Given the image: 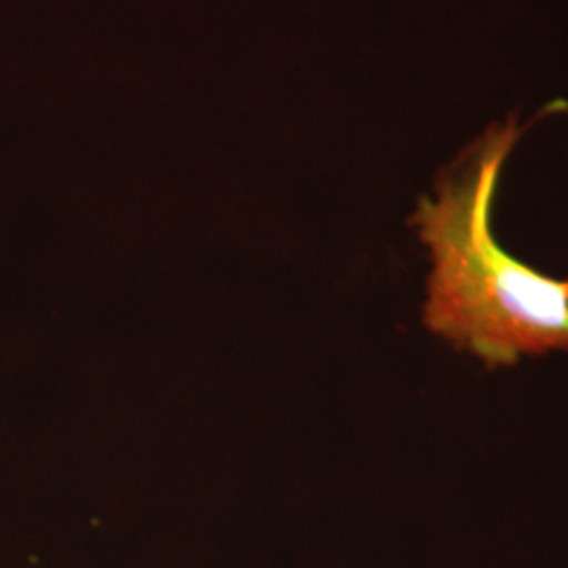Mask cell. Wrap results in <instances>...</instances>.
Masks as SVG:
<instances>
[{"mask_svg":"<svg viewBox=\"0 0 568 568\" xmlns=\"http://www.w3.org/2000/svg\"><path fill=\"white\" fill-rule=\"evenodd\" d=\"M518 135L514 119L488 129L417 213L434 262L426 325L488 366L568 349V281L518 262L490 232L497 182Z\"/></svg>","mask_w":568,"mask_h":568,"instance_id":"cell-1","label":"cell"}]
</instances>
